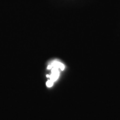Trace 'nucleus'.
Wrapping results in <instances>:
<instances>
[{
  "instance_id": "obj_1",
  "label": "nucleus",
  "mask_w": 120,
  "mask_h": 120,
  "mask_svg": "<svg viewBox=\"0 0 120 120\" xmlns=\"http://www.w3.org/2000/svg\"><path fill=\"white\" fill-rule=\"evenodd\" d=\"M64 69V64L61 61L57 60L52 61L47 66V69H51V74L47 75V77L49 78V80L54 83L60 77V71H63Z\"/></svg>"
},
{
  "instance_id": "obj_2",
  "label": "nucleus",
  "mask_w": 120,
  "mask_h": 120,
  "mask_svg": "<svg viewBox=\"0 0 120 120\" xmlns=\"http://www.w3.org/2000/svg\"><path fill=\"white\" fill-rule=\"evenodd\" d=\"M53 83H54L53 82L49 79V80H47V83H46V86H47V87H52L53 85Z\"/></svg>"
}]
</instances>
